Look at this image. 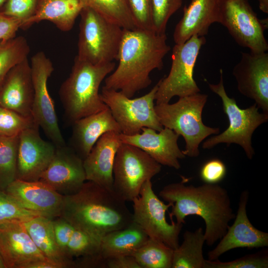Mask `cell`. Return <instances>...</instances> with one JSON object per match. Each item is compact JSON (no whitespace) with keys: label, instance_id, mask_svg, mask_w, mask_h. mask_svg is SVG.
<instances>
[{"label":"cell","instance_id":"cell-1","mask_svg":"<svg viewBox=\"0 0 268 268\" xmlns=\"http://www.w3.org/2000/svg\"><path fill=\"white\" fill-rule=\"evenodd\" d=\"M170 50L166 34L139 28L124 29L114 72L105 78L104 87L120 91L133 98L151 83L150 74L163 67Z\"/></svg>","mask_w":268,"mask_h":268},{"label":"cell","instance_id":"cell-2","mask_svg":"<svg viewBox=\"0 0 268 268\" xmlns=\"http://www.w3.org/2000/svg\"><path fill=\"white\" fill-rule=\"evenodd\" d=\"M159 196L172 203L169 216L171 220L184 224L189 215H198L205 223V243L211 246L226 233L229 223L235 214L227 190L215 184L195 186L186 185L183 181L164 186Z\"/></svg>","mask_w":268,"mask_h":268},{"label":"cell","instance_id":"cell-3","mask_svg":"<svg viewBox=\"0 0 268 268\" xmlns=\"http://www.w3.org/2000/svg\"><path fill=\"white\" fill-rule=\"evenodd\" d=\"M60 216L74 228L99 237L133 221L126 201L113 191L89 181L76 193L64 197Z\"/></svg>","mask_w":268,"mask_h":268},{"label":"cell","instance_id":"cell-4","mask_svg":"<svg viewBox=\"0 0 268 268\" xmlns=\"http://www.w3.org/2000/svg\"><path fill=\"white\" fill-rule=\"evenodd\" d=\"M115 67L113 62L94 65L75 57L71 72L59 90L65 115L70 124L108 108L101 98L99 87Z\"/></svg>","mask_w":268,"mask_h":268},{"label":"cell","instance_id":"cell-5","mask_svg":"<svg viewBox=\"0 0 268 268\" xmlns=\"http://www.w3.org/2000/svg\"><path fill=\"white\" fill-rule=\"evenodd\" d=\"M207 99V94L199 92L179 97L172 104L169 102L155 105L161 125L184 138L186 145L183 152L186 156H199L201 142L209 135L220 132L219 128L208 127L202 122V113Z\"/></svg>","mask_w":268,"mask_h":268},{"label":"cell","instance_id":"cell-6","mask_svg":"<svg viewBox=\"0 0 268 268\" xmlns=\"http://www.w3.org/2000/svg\"><path fill=\"white\" fill-rule=\"evenodd\" d=\"M220 74L218 83H208V85L211 91L220 98L229 126L222 133L205 140L202 148L208 149L220 143H225L227 146L237 144L243 149L247 158L252 159L255 155L252 143L253 134L260 126L268 122V115L260 112L255 103L247 108H240L235 99L229 97L225 91L222 69H220Z\"/></svg>","mask_w":268,"mask_h":268},{"label":"cell","instance_id":"cell-7","mask_svg":"<svg viewBox=\"0 0 268 268\" xmlns=\"http://www.w3.org/2000/svg\"><path fill=\"white\" fill-rule=\"evenodd\" d=\"M79 15L76 57L94 65L117 60L124 29L88 7Z\"/></svg>","mask_w":268,"mask_h":268},{"label":"cell","instance_id":"cell-8","mask_svg":"<svg viewBox=\"0 0 268 268\" xmlns=\"http://www.w3.org/2000/svg\"><path fill=\"white\" fill-rule=\"evenodd\" d=\"M205 36L194 35L173 48L171 67L168 75L158 83L156 104L169 103L174 96L192 95L201 90L194 77V68Z\"/></svg>","mask_w":268,"mask_h":268},{"label":"cell","instance_id":"cell-9","mask_svg":"<svg viewBox=\"0 0 268 268\" xmlns=\"http://www.w3.org/2000/svg\"><path fill=\"white\" fill-rule=\"evenodd\" d=\"M161 166L140 148L122 142L114 163L113 191L125 201H132L143 184L161 171Z\"/></svg>","mask_w":268,"mask_h":268},{"label":"cell","instance_id":"cell-10","mask_svg":"<svg viewBox=\"0 0 268 268\" xmlns=\"http://www.w3.org/2000/svg\"><path fill=\"white\" fill-rule=\"evenodd\" d=\"M157 89L158 83L147 93L133 98L120 91L103 87L100 95L119 126L121 133L133 135L139 133L143 128H151L157 132L163 128L155 110L154 101Z\"/></svg>","mask_w":268,"mask_h":268},{"label":"cell","instance_id":"cell-11","mask_svg":"<svg viewBox=\"0 0 268 268\" xmlns=\"http://www.w3.org/2000/svg\"><path fill=\"white\" fill-rule=\"evenodd\" d=\"M217 22L227 29L238 44L251 52L268 51L264 35L268 18L260 19L248 0H219Z\"/></svg>","mask_w":268,"mask_h":268},{"label":"cell","instance_id":"cell-12","mask_svg":"<svg viewBox=\"0 0 268 268\" xmlns=\"http://www.w3.org/2000/svg\"><path fill=\"white\" fill-rule=\"evenodd\" d=\"M133 221L138 224L148 237L176 249L183 224L167 222L166 212L172 203H165L154 193L151 180L142 185L139 196L133 201Z\"/></svg>","mask_w":268,"mask_h":268},{"label":"cell","instance_id":"cell-13","mask_svg":"<svg viewBox=\"0 0 268 268\" xmlns=\"http://www.w3.org/2000/svg\"><path fill=\"white\" fill-rule=\"evenodd\" d=\"M30 66L34 88L33 121L56 147L65 146L66 143L59 128L54 102L47 86L48 80L54 70L53 63L43 52L40 51L32 57Z\"/></svg>","mask_w":268,"mask_h":268},{"label":"cell","instance_id":"cell-14","mask_svg":"<svg viewBox=\"0 0 268 268\" xmlns=\"http://www.w3.org/2000/svg\"><path fill=\"white\" fill-rule=\"evenodd\" d=\"M232 74L239 92L268 115V53L242 52Z\"/></svg>","mask_w":268,"mask_h":268},{"label":"cell","instance_id":"cell-15","mask_svg":"<svg viewBox=\"0 0 268 268\" xmlns=\"http://www.w3.org/2000/svg\"><path fill=\"white\" fill-rule=\"evenodd\" d=\"M39 129L35 125L18 135L16 179L39 181L54 156L56 146L41 138Z\"/></svg>","mask_w":268,"mask_h":268},{"label":"cell","instance_id":"cell-16","mask_svg":"<svg viewBox=\"0 0 268 268\" xmlns=\"http://www.w3.org/2000/svg\"><path fill=\"white\" fill-rule=\"evenodd\" d=\"M39 181L64 196L75 194L86 181L83 160L70 146L56 147L54 156Z\"/></svg>","mask_w":268,"mask_h":268},{"label":"cell","instance_id":"cell-17","mask_svg":"<svg viewBox=\"0 0 268 268\" xmlns=\"http://www.w3.org/2000/svg\"><path fill=\"white\" fill-rule=\"evenodd\" d=\"M249 192L243 191L233 223L229 225L216 246L207 253L208 260L213 261L229 250L238 248H259L268 246V233L257 229L247 213Z\"/></svg>","mask_w":268,"mask_h":268},{"label":"cell","instance_id":"cell-18","mask_svg":"<svg viewBox=\"0 0 268 268\" xmlns=\"http://www.w3.org/2000/svg\"><path fill=\"white\" fill-rule=\"evenodd\" d=\"M0 256L5 268H27L48 260L32 240L24 222L19 221L0 223Z\"/></svg>","mask_w":268,"mask_h":268},{"label":"cell","instance_id":"cell-19","mask_svg":"<svg viewBox=\"0 0 268 268\" xmlns=\"http://www.w3.org/2000/svg\"><path fill=\"white\" fill-rule=\"evenodd\" d=\"M157 132L143 128L139 133L133 135L120 133V137L122 143L140 148L161 165L179 169V160L186 157L178 144L180 135L165 127Z\"/></svg>","mask_w":268,"mask_h":268},{"label":"cell","instance_id":"cell-20","mask_svg":"<svg viewBox=\"0 0 268 268\" xmlns=\"http://www.w3.org/2000/svg\"><path fill=\"white\" fill-rule=\"evenodd\" d=\"M4 191L28 210L51 219L60 216L64 196L46 183L16 179Z\"/></svg>","mask_w":268,"mask_h":268},{"label":"cell","instance_id":"cell-21","mask_svg":"<svg viewBox=\"0 0 268 268\" xmlns=\"http://www.w3.org/2000/svg\"><path fill=\"white\" fill-rule=\"evenodd\" d=\"M34 98L31 68L28 58L15 66L0 85V106L32 117Z\"/></svg>","mask_w":268,"mask_h":268},{"label":"cell","instance_id":"cell-22","mask_svg":"<svg viewBox=\"0 0 268 268\" xmlns=\"http://www.w3.org/2000/svg\"><path fill=\"white\" fill-rule=\"evenodd\" d=\"M121 133L109 132L96 141L83 160L86 181L113 190V170L118 149L122 143Z\"/></svg>","mask_w":268,"mask_h":268},{"label":"cell","instance_id":"cell-23","mask_svg":"<svg viewBox=\"0 0 268 268\" xmlns=\"http://www.w3.org/2000/svg\"><path fill=\"white\" fill-rule=\"evenodd\" d=\"M72 125L69 146L83 160L103 134L109 132L121 133L108 108L78 119Z\"/></svg>","mask_w":268,"mask_h":268},{"label":"cell","instance_id":"cell-24","mask_svg":"<svg viewBox=\"0 0 268 268\" xmlns=\"http://www.w3.org/2000/svg\"><path fill=\"white\" fill-rule=\"evenodd\" d=\"M219 0H192L185 6L183 15L176 25L173 40L182 44L194 35L204 36L210 25L217 22Z\"/></svg>","mask_w":268,"mask_h":268},{"label":"cell","instance_id":"cell-25","mask_svg":"<svg viewBox=\"0 0 268 268\" xmlns=\"http://www.w3.org/2000/svg\"><path fill=\"white\" fill-rule=\"evenodd\" d=\"M82 8L80 0H40L35 14L26 22L23 29L47 20L60 30L69 31L73 28Z\"/></svg>","mask_w":268,"mask_h":268},{"label":"cell","instance_id":"cell-26","mask_svg":"<svg viewBox=\"0 0 268 268\" xmlns=\"http://www.w3.org/2000/svg\"><path fill=\"white\" fill-rule=\"evenodd\" d=\"M142 228L133 221L120 229L102 237L99 255L104 259L122 255H132L148 239Z\"/></svg>","mask_w":268,"mask_h":268},{"label":"cell","instance_id":"cell-27","mask_svg":"<svg viewBox=\"0 0 268 268\" xmlns=\"http://www.w3.org/2000/svg\"><path fill=\"white\" fill-rule=\"evenodd\" d=\"M52 220L39 215L24 222V224L36 246L47 259L60 265L62 268L74 267L57 243Z\"/></svg>","mask_w":268,"mask_h":268},{"label":"cell","instance_id":"cell-28","mask_svg":"<svg viewBox=\"0 0 268 268\" xmlns=\"http://www.w3.org/2000/svg\"><path fill=\"white\" fill-rule=\"evenodd\" d=\"M205 240L201 227L186 230L183 241L173 252L172 268H204L203 247Z\"/></svg>","mask_w":268,"mask_h":268},{"label":"cell","instance_id":"cell-29","mask_svg":"<svg viewBox=\"0 0 268 268\" xmlns=\"http://www.w3.org/2000/svg\"><path fill=\"white\" fill-rule=\"evenodd\" d=\"M88 7L124 29L137 28L126 0H80Z\"/></svg>","mask_w":268,"mask_h":268},{"label":"cell","instance_id":"cell-30","mask_svg":"<svg viewBox=\"0 0 268 268\" xmlns=\"http://www.w3.org/2000/svg\"><path fill=\"white\" fill-rule=\"evenodd\" d=\"M173 252L163 243L149 237L132 255L141 268H172Z\"/></svg>","mask_w":268,"mask_h":268},{"label":"cell","instance_id":"cell-31","mask_svg":"<svg viewBox=\"0 0 268 268\" xmlns=\"http://www.w3.org/2000/svg\"><path fill=\"white\" fill-rule=\"evenodd\" d=\"M30 51L28 41L23 36L0 41V85L9 71L27 59Z\"/></svg>","mask_w":268,"mask_h":268},{"label":"cell","instance_id":"cell-32","mask_svg":"<svg viewBox=\"0 0 268 268\" xmlns=\"http://www.w3.org/2000/svg\"><path fill=\"white\" fill-rule=\"evenodd\" d=\"M18 135L0 136V190L1 191H4L16 179Z\"/></svg>","mask_w":268,"mask_h":268},{"label":"cell","instance_id":"cell-33","mask_svg":"<svg viewBox=\"0 0 268 268\" xmlns=\"http://www.w3.org/2000/svg\"><path fill=\"white\" fill-rule=\"evenodd\" d=\"M101 239L102 237L75 228L67 247L66 254L67 258L74 266V258L77 259L98 254Z\"/></svg>","mask_w":268,"mask_h":268},{"label":"cell","instance_id":"cell-34","mask_svg":"<svg viewBox=\"0 0 268 268\" xmlns=\"http://www.w3.org/2000/svg\"><path fill=\"white\" fill-rule=\"evenodd\" d=\"M39 215H42L24 208L11 196L0 190V223L14 221L25 222Z\"/></svg>","mask_w":268,"mask_h":268},{"label":"cell","instance_id":"cell-35","mask_svg":"<svg viewBox=\"0 0 268 268\" xmlns=\"http://www.w3.org/2000/svg\"><path fill=\"white\" fill-rule=\"evenodd\" d=\"M36 125L32 117L24 116L0 106V136L18 135L25 129Z\"/></svg>","mask_w":268,"mask_h":268},{"label":"cell","instance_id":"cell-36","mask_svg":"<svg viewBox=\"0 0 268 268\" xmlns=\"http://www.w3.org/2000/svg\"><path fill=\"white\" fill-rule=\"evenodd\" d=\"M183 0H151L153 29L159 34H166L169 19L181 7Z\"/></svg>","mask_w":268,"mask_h":268},{"label":"cell","instance_id":"cell-37","mask_svg":"<svg viewBox=\"0 0 268 268\" xmlns=\"http://www.w3.org/2000/svg\"><path fill=\"white\" fill-rule=\"evenodd\" d=\"M268 250L246 255L229 262L206 260L204 268H268Z\"/></svg>","mask_w":268,"mask_h":268},{"label":"cell","instance_id":"cell-38","mask_svg":"<svg viewBox=\"0 0 268 268\" xmlns=\"http://www.w3.org/2000/svg\"><path fill=\"white\" fill-rule=\"evenodd\" d=\"M40 0H6L0 12L7 16L26 22L36 13Z\"/></svg>","mask_w":268,"mask_h":268},{"label":"cell","instance_id":"cell-39","mask_svg":"<svg viewBox=\"0 0 268 268\" xmlns=\"http://www.w3.org/2000/svg\"><path fill=\"white\" fill-rule=\"evenodd\" d=\"M137 28L153 30L151 0H126Z\"/></svg>","mask_w":268,"mask_h":268},{"label":"cell","instance_id":"cell-40","mask_svg":"<svg viewBox=\"0 0 268 268\" xmlns=\"http://www.w3.org/2000/svg\"><path fill=\"white\" fill-rule=\"evenodd\" d=\"M226 172V167L223 161L218 158H212L203 164L200 176L204 183L215 184L224 179Z\"/></svg>","mask_w":268,"mask_h":268},{"label":"cell","instance_id":"cell-41","mask_svg":"<svg viewBox=\"0 0 268 268\" xmlns=\"http://www.w3.org/2000/svg\"><path fill=\"white\" fill-rule=\"evenodd\" d=\"M52 220L56 240L60 250L67 258L66 254L67 247L75 228L67 220L61 216L55 218Z\"/></svg>","mask_w":268,"mask_h":268},{"label":"cell","instance_id":"cell-42","mask_svg":"<svg viewBox=\"0 0 268 268\" xmlns=\"http://www.w3.org/2000/svg\"><path fill=\"white\" fill-rule=\"evenodd\" d=\"M23 21L4 15L0 12V41H6L16 37L19 29H22Z\"/></svg>","mask_w":268,"mask_h":268},{"label":"cell","instance_id":"cell-43","mask_svg":"<svg viewBox=\"0 0 268 268\" xmlns=\"http://www.w3.org/2000/svg\"><path fill=\"white\" fill-rule=\"evenodd\" d=\"M106 268H141L132 255H122L106 259Z\"/></svg>","mask_w":268,"mask_h":268},{"label":"cell","instance_id":"cell-44","mask_svg":"<svg viewBox=\"0 0 268 268\" xmlns=\"http://www.w3.org/2000/svg\"><path fill=\"white\" fill-rule=\"evenodd\" d=\"M260 9L263 12L268 13V0H258Z\"/></svg>","mask_w":268,"mask_h":268},{"label":"cell","instance_id":"cell-45","mask_svg":"<svg viewBox=\"0 0 268 268\" xmlns=\"http://www.w3.org/2000/svg\"><path fill=\"white\" fill-rule=\"evenodd\" d=\"M0 268H5L2 259L0 256Z\"/></svg>","mask_w":268,"mask_h":268},{"label":"cell","instance_id":"cell-46","mask_svg":"<svg viewBox=\"0 0 268 268\" xmlns=\"http://www.w3.org/2000/svg\"><path fill=\"white\" fill-rule=\"evenodd\" d=\"M6 1V0H0V10Z\"/></svg>","mask_w":268,"mask_h":268}]
</instances>
